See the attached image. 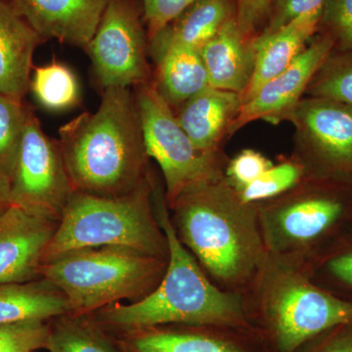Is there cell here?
Masks as SVG:
<instances>
[{
  "instance_id": "4",
  "label": "cell",
  "mask_w": 352,
  "mask_h": 352,
  "mask_svg": "<svg viewBox=\"0 0 352 352\" xmlns=\"http://www.w3.org/2000/svg\"><path fill=\"white\" fill-rule=\"evenodd\" d=\"M153 190L149 175L124 195L74 192L44 251L43 263L66 252L99 247L131 248L168 258L166 235L152 208Z\"/></svg>"
},
{
  "instance_id": "28",
  "label": "cell",
  "mask_w": 352,
  "mask_h": 352,
  "mask_svg": "<svg viewBox=\"0 0 352 352\" xmlns=\"http://www.w3.org/2000/svg\"><path fill=\"white\" fill-rule=\"evenodd\" d=\"M319 266L324 289L352 302V227L326 248Z\"/></svg>"
},
{
  "instance_id": "19",
  "label": "cell",
  "mask_w": 352,
  "mask_h": 352,
  "mask_svg": "<svg viewBox=\"0 0 352 352\" xmlns=\"http://www.w3.org/2000/svg\"><path fill=\"white\" fill-rule=\"evenodd\" d=\"M67 314H69V305L66 296L45 278L0 285V325L50 321Z\"/></svg>"
},
{
  "instance_id": "16",
  "label": "cell",
  "mask_w": 352,
  "mask_h": 352,
  "mask_svg": "<svg viewBox=\"0 0 352 352\" xmlns=\"http://www.w3.org/2000/svg\"><path fill=\"white\" fill-rule=\"evenodd\" d=\"M242 105L240 94L208 87L182 104L175 116L199 149L219 152Z\"/></svg>"
},
{
  "instance_id": "17",
  "label": "cell",
  "mask_w": 352,
  "mask_h": 352,
  "mask_svg": "<svg viewBox=\"0 0 352 352\" xmlns=\"http://www.w3.org/2000/svg\"><path fill=\"white\" fill-rule=\"evenodd\" d=\"M199 51L210 87L244 94L254 76L256 52L252 41L241 32L235 17L227 21Z\"/></svg>"
},
{
  "instance_id": "25",
  "label": "cell",
  "mask_w": 352,
  "mask_h": 352,
  "mask_svg": "<svg viewBox=\"0 0 352 352\" xmlns=\"http://www.w3.org/2000/svg\"><path fill=\"white\" fill-rule=\"evenodd\" d=\"M305 96L329 99L352 107V52L332 50L315 73Z\"/></svg>"
},
{
  "instance_id": "7",
  "label": "cell",
  "mask_w": 352,
  "mask_h": 352,
  "mask_svg": "<svg viewBox=\"0 0 352 352\" xmlns=\"http://www.w3.org/2000/svg\"><path fill=\"white\" fill-rule=\"evenodd\" d=\"M285 194L267 212L278 247L327 248L352 227L351 183L307 175Z\"/></svg>"
},
{
  "instance_id": "2",
  "label": "cell",
  "mask_w": 352,
  "mask_h": 352,
  "mask_svg": "<svg viewBox=\"0 0 352 352\" xmlns=\"http://www.w3.org/2000/svg\"><path fill=\"white\" fill-rule=\"evenodd\" d=\"M155 203L168 249V265L161 282L138 302L115 303L88 316L106 331L119 333L168 324L243 327L245 319L239 300L210 283L195 256L178 237L166 201L160 197Z\"/></svg>"
},
{
  "instance_id": "35",
  "label": "cell",
  "mask_w": 352,
  "mask_h": 352,
  "mask_svg": "<svg viewBox=\"0 0 352 352\" xmlns=\"http://www.w3.org/2000/svg\"><path fill=\"white\" fill-rule=\"evenodd\" d=\"M319 338L312 352H352V323L330 329Z\"/></svg>"
},
{
  "instance_id": "8",
  "label": "cell",
  "mask_w": 352,
  "mask_h": 352,
  "mask_svg": "<svg viewBox=\"0 0 352 352\" xmlns=\"http://www.w3.org/2000/svg\"><path fill=\"white\" fill-rule=\"evenodd\" d=\"M74 192L59 142L44 133L41 122L29 110L10 180L11 204L59 222Z\"/></svg>"
},
{
  "instance_id": "36",
  "label": "cell",
  "mask_w": 352,
  "mask_h": 352,
  "mask_svg": "<svg viewBox=\"0 0 352 352\" xmlns=\"http://www.w3.org/2000/svg\"><path fill=\"white\" fill-rule=\"evenodd\" d=\"M11 205L10 182L0 175V214Z\"/></svg>"
},
{
  "instance_id": "29",
  "label": "cell",
  "mask_w": 352,
  "mask_h": 352,
  "mask_svg": "<svg viewBox=\"0 0 352 352\" xmlns=\"http://www.w3.org/2000/svg\"><path fill=\"white\" fill-rule=\"evenodd\" d=\"M317 32L332 41L333 50L352 52V0H326Z\"/></svg>"
},
{
  "instance_id": "24",
  "label": "cell",
  "mask_w": 352,
  "mask_h": 352,
  "mask_svg": "<svg viewBox=\"0 0 352 352\" xmlns=\"http://www.w3.org/2000/svg\"><path fill=\"white\" fill-rule=\"evenodd\" d=\"M30 87L38 103L48 110H66L80 101L78 78L69 67L56 60L34 69Z\"/></svg>"
},
{
  "instance_id": "10",
  "label": "cell",
  "mask_w": 352,
  "mask_h": 352,
  "mask_svg": "<svg viewBox=\"0 0 352 352\" xmlns=\"http://www.w3.org/2000/svg\"><path fill=\"white\" fill-rule=\"evenodd\" d=\"M267 314L278 346L294 352L330 329L352 323V302L305 278H286L272 289Z\"/></svg>"
},
{
  "instance_id": "32",
  "label": "cell",
  "mask_w": 352,
  "mask_h": 352,
  "mask_svg": "<svg viewBox=\"0 0 352 352\" xmlns=\"http://www.w3.org/2000/svg\"><path fill=\"white\" fill-rule=\"evenodd\" d=\"M326 0H272L270 17L263 32H272L303 15L322 13Z\"/></svg>"
},
{
  "instance_id": "12",
  "label": "cell",
  "mask_w": 352,
  "mask_h": 352,
  "mask_svg": "<svg viewBox=\"0 0 352 352\" xmlns=\"http://www.w3.org/2000/svg\"><path fill=\"white\" fill-rule=\"evenodd\" d=\"M332 50V41L317 32L288 68L243 104L229 135L256 120H264L274 126L285 120L289 122L315 73Z\"/></svg>"
},
{
  "instance_id": "11",
  "label": "cell",
  "mask_w": 352,
  "mask_h": 352,
  "mask_svg": "<svg viewBox=\"0 0 352 352\" xmlns=\"http://www.w3.org/2000/svg\"><path fill=\"white\" fill-rule=\"evenodd\" d=\"M144 30L129 0H109L87 51L102 87L150 82Z\"/></svg>"
},
{
  "instance_id": "33",
  "label": "cell",
  "mask_w": 352,
  "mask_h": 352,
  "mask_svg": "<svg viewBox=\"0 0 352 352\" xmlns=\"http://www.w3.org/2000/svg\"><path fill=\"white\" fill-rule=\"evenodd\" d=\"M150 41L197 0H140Z\"/></svg>"
},
{
  "instance_id": "21",
  "label": "cell",
  "mask_w": 352,
  "mask_h": 352,
  "mask_svg": "<svg viewBox=\"0 0 352 352\" xmlns=\"http://www.w3.org/2000/svg\"><path fill=\"white\" fill-rule=\"evenodd\" d=\"M157 56V91L171 108L210 87L200 51L183 46H166L154 50Z\"/></svg>"
},
{
  "instance_id": "15",
  "label": "cell",
  "mask_w": 352,
  "mask_h": 352,
  "mask_svg": "<svg viewBox=\"0 0 352 352\" xmlns=\"http://www.w3.org/2000/svg\"><path fill=\"white\" fill-rule=\"evenodd\" d=\"M320 18L321 13L307 14L277 31L263 32L252 39L256 65L251 83L241 95L243 104L295 61L318 32Z\"/></svg>"
},
{
  "instance_id": "26",
  "label": "cell",
  "mask_w": 352,
  "mask_h": 352,
  "mask_svg": "<svg viewBox=\"0 0 352 352\" xmlns=\"http://www.w3.org/2000/svg\"><path fill=\"white\" fill-rule=\"evenodd\" d=\"M30 109L22 101L0 94V175L10 182Z\"/></svg>"
},
{
  "instance_id": "18",
  "label": "cell",
  "mask_w": 352,
  "mask_h": 352,
  "mask_svg": "<svg viewBox=\"0 0 352 352\" xmlns=\"http://www.w3.org/2000/svg\"><path fill=\"white\" fill-rule=\"evenodd\" d=\"M43 38L0 0V94L23 100L31 85L32 56Z\"/></svg>"
},
{
  "instance_id": "14",
  "label": "cell",
  "mask_w": 352,
  "mask_h": 352,
  "mask_svg": "<svg viewBox=\"0 0 352 352\" xmlns=\"http://www.w3.org/2000/svg\"><path fill=\"white\" fill-rule=\"evenodd\" d=\"M109 0H13V8L43 39L83 47L94 38Z\"/></svg>"
},
{
  "instance_id": "30",
  "label": "cell",
  "mask_w": 352,
  "mask_h": 352,
  "mask_svg": "<svg viewBox=\"0 0 352 352\" xmlns=\"http://www.w3.org/2000/svg\"><path fill=\"white\" fill-rule=\"evenodd\" d=\"M50 322L32 320L0 325V352H32L45 349Z\"/></svg>"
},
{
  "instance_id": "13",
  "label": "cell",
  "mask_w": 352,
  "mask_h": 352,
  "mask_svg": "<svg viewBox=\"0 0 352 352\" xmlns=\"http://www.w3.org/2000/svg\"><path fill=\"white\" fill-rule=\"evenodd\" d=\"M58 224L14 205L0 214V285L41 277L44 251Z\"/></svg>"
},
{
  "instance_id": "1",
  "label": "cell",
  "mask_w": 352,
  "mask_h": 352,
  "mask_svg": "<svg viewBox=\"0 0 352 352\" xmlns=\"http://www.w3.org/2000/svg\"><path fill=\"white\" fill-rule=\"evenodd\" d=\"M65 164L75 191L124 195L150 175L135 94L104 89L96 112H85L59 129Z\"/></svg>"
},
{
  "instance_id": "6",
  "label": "cell",
  "mask_w": 352,
  "mask_h": 352,
  "mask_svg": "<svg viewBox=\"0 0 352 352\" xmlns=\"http://www.w3.org/2000/svg\"><path fill=\"white\" fill-rule=\"evenodd\" d=\"M136 87L146 152L161 168L166 183L164 198L170 208L190 187L223 176L220 153L203 151L194 144L154 82Z\"/></svg>"
},
{
  "instance_id": "3",
  "label": "cell",
  "mask_w": 352,
  "mask_h": 352,
  "mask_svg": "<svg viewBox=\"0 0 352 352\" xmlns=\"http://www.w3.org/2000/svg\"><path fill=\"white\" fill-rule=\"evenodd\" d=\"M170 208L180 241L215 279L242 283L258 268L263 245L254 205L226 177L190 187Z\"/></svg>"
},
{
  "instance_id": "5",
  "label": "cell",
  "mask_w": 352,
  "mask_h": 352,
  "mask_svg": "<svg viewBox=\"0 0 352 352\" xmlns=\"http://www.w3.org/2000/svg\"><path fill=\"white\" fill-rule=\"evenodd\" d=\"M168 258L126 247L88 248L41 264L39 276L63 292L69 315L85 316L145 298L161 282Z\"/></svg>"
},
{
  "instance_id": "27",
  "label": "cell",
  "mask_w": 352,
  "mask_h": 352,
  "mask_svg": "<svg viewBox=\"0 0 352 352\" xmlns=\"http://www.w3.org/2000/svg\"><path fill=\"white\" fill-rule=\"evenodd\" d=\"M305 166L296 159L273 164L261 177L240 190H236L241 201L245 204L270 200L295 188L307 177Z\"/></svg>"
},
{
  "instance_id": "20",
  "label": "cell",
  "mask_w": 352,
  "mask_h": 352,
  "mask_svg": "<svg viewBox=\"0 0 352 352\" xmlns=\"http://www.w3.org/2000/svg\"><path fill=\"white\" fill-rule=\"evenodd\" d=\"M235 17V0H197L152 39L154 50L183 46L200 50Z\"/></svg>"
},
{
  "instance_id": "22",
  "label": "cell",
  "mask_w": 352,
  "mask_h": 352,
  "mask_svg": "<svg viewBox=\"0 0 352 352\" xmlns=\"http://www.w3.org/2000/svg\"><path fill=\"white\" fill-rule=\"evenodd\" d=\"M126 352H243L231 342L207 333L160 327L120 333Z\"/></svg>"
},
{
  "instance_id": "23",
  "label": "cell",
  "mask_w": 352,
  "mask_h": 352,
  "mask_svg": "<svg viewBox=\"0 0 352 352\" xmlns=\"http://www.w3.org/2000/svg\"><path fill=\"white\" fill-rule=\"evenodd\" d=\"M50 352H126L88 315H62L50 322Z\"/></svg>"
},
{
  "instance_id": "31",
  "label": "cell",
  "mask_w": 352,
  "mask_h": 352,
  "mask_svg": "<svg viewBox=\"0 0 352 352\" xmlns=\"http://www.w3.org/2000/svg\"><path fill=\"white\" fill-rule=\"evenodd\" d=\"M273 166L272 162L254 150H243L231 160L226 179L235 190H240L258 179Z\"/></svg>"
},
{
  "instance_id": "9",
  "label": "cell",
  "mask_w": 352,
  "mask_h": 352,
  "mask_svg": "<svg viewBox=\"0 0 352 352\" xmlns=\"http://www.w3.org/2000/svg\"><path fill=\"white\" fill-rule=\"evenodd\" d=\"M289 122L295 127L296 157L308 176L352 184V107L305 96Z\"/></svg>"
},
{
  "instance_id": "34",
  "label": "cell",
  "mask_w": 352,
  "mask_h": 352,
  "mask_svg": "<svg viewBox=\"0 0 352 352\" xmlns=\"http://www.w3.org/2000/svg\"><path fill=\"white\" fill-rule=\"evenodd\" d=\"M272 0H235V19L241 32L254 39L263 31Z\"/></svg>"
}]
</instances>
